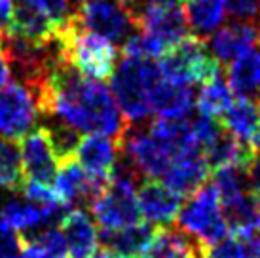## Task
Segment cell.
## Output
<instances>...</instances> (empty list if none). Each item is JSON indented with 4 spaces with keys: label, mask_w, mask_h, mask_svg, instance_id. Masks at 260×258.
<instances>
[{
    "label": "cell",
    "mask_w": 260,
    "mask_h": 258,
    "mask_svg": "<svg viewBox=\"0 0 260 258\" xmlns=\"http://www.w3.org/2000/svg\"><path fill=\"white\" fill-rule=\"evenodd\" d=\"M139 179L141 175L120 156L107 186L89 205L101 230H122L143 222L137 201Z\"/></svg>",
    "instance_id": "4"
},
{
    "label": "cell",
    "mask_w": 260,
    "mask_h": 258,
    "mask_svg": "<svg viewBox=\"0 0 260 258\" xmlns=\"http://www.w3.org/2000/svg\"><path fill=\"white\" fill-rule=\"evenodd\" d=\"M67 241L69 258H93L99 251V230L89 213L84 209L69 211L59 222Z\"/></svg>",
    "instance_id": "18"
},
{
    "label": "cell",
    "mask_w": 260,
    "mask_h": 258,
    "mask_svg": "<svg viewBox=\"0 0 260 258\" xmlns=\"http://www.w3.org/2000/svg\"><path fill=\"white\" fill-rule=\"evenodd\" d=\"M167 50L169 48L161 40H158L156 36L148 35L141 29H137L133 35L127 36V40L123 42V55L131 59L152 61L156 57H161Z\"/></svg>",
    "instance_id": "32"
},
{
    "label": "cell",
    "mask_w": 260,
    "mask_h": 258,
    "mask_svg": "<svg viewBox=\"0 0 260 258\" xmlns=\"http://www.w3.org/2000/svg\"><path fill=\"white\" fill-rule=\"evenodd\" d=\"M228 86L232 93L253 99L260 95V50L251 48L228 67Z\"/></svg>",
    "instance_id": "23"
},
{
    "label": "cell",
    "mask_w": 260,
    "mask_h": 258,
    "mask_svg": "<svg viewBox=\"0 0 260 258\" xmlns=\"http://www.w3.org/2000/svg\"><path fill=\"white\" fill-rule=\"evenodd\" d=\"M21 192L25 200L35 203V205H40V207L65 205L63 201L59 200V196L51 188V184H42V182H35V180H25V184L21 186Z\"/></svg>",
    "instance_id": "34"
},
{
    "label": "cell",
    "mask_w": 260,
    "mask_h": 258,
    "mask_svg": "<svg viewBox=\"0 0 260 258\" xmlns=\"http://www.w3.org/2000/svg\"><path fill=\"white\" fill-rule=\"evenodd\" d=\"M74 15L86 30H91L112 44H123L127 36L137 30L131 10L118 0H87Z\"/></svg>",
    "instance_id": "8"
},
{
    "label": "cell",
    "mask_w": 260,
    "mask_h": 258,
    "mask_svg": "<svg viewBox=\"0 0 260 258\" xmlns=\"http://www.w3.org/2000/svg\"><path fill=\"white\" fill-rule=\"evenodd\" d=\"M53 190L59 200L69 205H91L95 198L103 192L107 182H99L89 177L76 158H67L59 162V169L53 180Z\"/></svg>",
    "instance_id": "14"
},
{
    "label": "cell",
    "mask_w": 260,
    "mask_h": 258,
    "mask_svg": "<svg viewBox=\"0 0 260 258\" xmlns=\"http://www.w3.org/2000/svg\"><path fill=\"white\" fill-rule=\"evenodd\" d=\"M35 93L40 114L51 116L78 133H101L120 141L127 129L109 87L82 76L63 61L51 69L42 86L35 87Z\"/></svg>",
    "instance_id": "1"
},
{
    "label": "cell",
    "mask_w": 260,
    "mask_h": 258,
    "mask_svg": "<svg viewBox=\"0 0 260 258\" xmlns=\"http://www.w3.org/2000/svg\"><path fill=\"white\" fill-rule=\"evenodd\" d=\"M137 201L143 220L158 228H166L177 220L182 198L156 179H145L137 190Z\"/></svg>",
    "instance_id": "15"
},
{
    "label": "cell",
    "mask_w": 260,
    "mask_h": 258,
    "mask_svg": "<svg viewBox=\"0 0 260 258\" xmlns=\"http://www.w3.org/2000/svg\"><path fill=\"white\" fill-rule=\"evenodd\" d=\"M15 258H25V256H15Z\"/></svg>",
    "instance_id": "44"
},
{
    "label": "cell",
    "mask_w": 260,
    "mask_h": 258,
    "mask_svg": "<svg viewBox=\"0 0 260 258\" xmlns=\"http://www.w3.org/2000/svg\"><path fill=\"white\" fill-rule=\"evenodd\" d=\"M19 152L25 180H35L42 184H51L55 180L59 158L51 144L48 127L30 129L27 135H23Z\"/></svg>",
    "instance_id": "11"
},
{
    "label": "cell",
    "mask_w": 260,
    "mask_h": 258,
    "mask_svg": "<svg viewBox=\"0 0 260 258\" xmlns=\"http://www.w3.org/2000/svg\"><path fill=\"white\" fill-rule=\"evenodd\" d=\"M232 103H234V93H232L228 82H224L220 74L203 82L200 95L196 97L198 112L202 116H209V118H220Z\"/></svg>",
    "instance_id": "29"
},
{
    "label": "cell",
    "mask_w": 260,
    "mask_h": 258,
    "mask_svg": "<svg viewBox=\"0 0 260 258\" xmlns=\"http://www.w3.org/2000/svg\"><path fill=\"white\" fill-rule=\"evenodd\" d=\"M218 194L220 205H228L238 198L251 192L249 173L239 167H220L213 171V182H211Z\"/></svg>",
    "instance_id": "30"
},
{
    "label": "cell",
    "mask_w": 260,
    "mask_h": 258,
    "mask_svg": "<svg viewBox=\"0 0 260 258\" xmlns=\"http://www.w3.org/2000/svg\"><path fill=\"white\" fill-rule=\"evenodd\" d=\"M74 158L89 177L99 182H109L120 158V141L101 133H87L80 137Z\"/></svg>",
    "instance_id": "12"
},
{
    "label": "cell",
    "mask_w": 260,
    "mask_h": 258,
    "mask_svg": "<svg viewBox=\"0 0 260 258\" xmlns=\"http://www.w3.org/2000/svg\"><path fill=\"white\" fill-rule=\"evenodd\" d=\"M218 122L222 123L224 131H228L239 141H251L254 131L260 125V110L254 99L239 97L232 103L228 110L220 116Z\"/></svg>",
    "instance_id": "25"
},
{
    "label": "cell",
    "mask_w": 260,
    "mask_h": 258,
    "mask_svg": "<svg viewBox=\"0 0 260 258\" xmlns=\"http://www.w3.org/2000/svg\"><path fill=\"white\" fill-rule=\"evenodd\" d=\"M84 2H87V0H69V4H71V8H73V14L84 4Z\"/></svg>",
    "instance_id": "40"
},
{
    "label": "cell",
    "mask_w": 260,
    "mask_h": 258,
    "mask_svg": "<svg viewBox=\"0 0 260 258\" xmlns=\"http://www.w3.org/2000/svg\"><path fill=\"white\" fill-rule=\"evenodd\" d=\"M209 171L211 167L202 150L188 152V154L177 156L171 162L167 171L164 173V184L179 198L186 200L188 196L198 192L205 184Z\"/></svg>",
    "instance_id": "17"
},
{
    "label": "cell",
    "mask_w": 260,
    "mask_h": 258,
    "mask_svg": "<svg viewBox=\"0 0 260 258\" xmlns=\"http://www.w3.org/2000/svg\"><path fill=\"white\" fill-rule=\"evenodd\" d=\"M93 258H123V256H118V254L107 251V249H101V251H97V254Z\"/></svg>",
    "instance_id": "39"
},
{
    "label": "cell",
    "mask_w": 260,
    "mask_h": 258,
    "mask_svg": "<svg viewBox=\"0 0 260 258\" xmlns=\"http://www.w3.org/2000/svg\"><path fill=\"white\" fill-rule=\"evenodd\" d=\"M17 2L38 10L40 14L50 17L57 27L69 21L73 15V8L69 4V0H17Z\"/></svg>",
    "instance_id": "33"
},
{
    "label": "cell",
    "mask_w": 260,
    "mask_h": 258,
    "mask_svg": "<svg viewBox=\"0 0 260 258\" xmlns=\"http://www.w3.org/2000/svg\"><path fill=\"white\" fill-rule=\"evenodd\" d=\"M182 2H186V0H182Z\"/></svg>",
    "instance_id": "45"
},
{
    "label": "cell",
    "mask_w": 260,
    "mask_h": 258,
    "mask_svg": "<svg viewBox=\"0 0 260 258\" xmlns=\"http://www.w3.org/2000/svg\"><path fill=\"white\" fill-rule=\"evenodd\" d=\"M21 152L15 141L0 137V188L19 190L23 186Z\"/></svg>",
    "instance_id": "31"
},
{
    "label": "cell",
    "mask_w": 260,
    "mask_h": 258,
    "mask_svg": "<svg viewBox=\"0 0 260 258\" xmlns=\"http://www.w3.org/2000/svg\"><path fill=\"white\" fill-rule=\"evenodd\" d=\"M21 252L25 258H67L65 236L55 226L21 236Z\"/></svg>",
    "instance_id": "26"
},
{
    "label": "cell",
    "mask_w": 260,
    "mask_h": 258,
    "mask_svg": "<svg viewBox=\"0 0 260 258\" xmlns=\"http://www.w3.org/2000/svg\"><path fill=\"white\" fill-rule=\"evenodd\" d=\"M150 2H161V4H175L177 0H150Z\"/></svg>",
    "instance_id": "42"
},
{
    "label": "cell",
    "mask_w": 260,
    "mask_h": 258,
    "mask_svg": "<svg viewBox=\"0 0 260 258\" xmlns=\"http://www.w3.org/2000/svg\"><path fill=\"white\" fill-rule=\"evenodd\" d=\"M202 247L192 237L173 228H156L150 245L139 258H202Z\"/></svg>",
    "instance_id": "22"
},
{
    "label": "cell",
    "mask_w": 260,
    "mask_h": 258,
    "mask_svg": "<svg viewBox=\"0 0 260 258\" xmlns=\"http://www.w3.org/2000/svg\"><path fill=\"white\" fill-rule=\"evenodd\" d=\"M135 23L141 30L156 36L166 44L167 48L181 42L188 36V21L184 15V8L175 4L161 2H146L143 6H135L131 10Z\"/></svg>",
    "instance_id": "10"
},
{
    "label": "cell",
    "mask_w": 260,
    "mask_h": 258,
    "mask_svg": "<svg viewBox=\"0 0 260 258\" xmlns=\"http://www.w3.org/2000/svg\"><path fill=\"white\" fill-rule=\"evenodd\" d=\"M161 78L179 86H194L220 74V63L209 53L203 38L188 35L171 46L159 59Z\"/></svg>",
    "instance_id": "6"
},
{
    "label": "cell",
    "mask_w": 260,
    "mask_h": 258,
    "mask_svg": "<svg viewBox=\"0 0 260 258\" xmlns=\"http://www.w3.org/2000/svg\"><path fill=\"white\" fill-rule=\"evenodd\" d=\"M57 48L63 63L71 64L82 76L91 80H107L116 69L118 50L110 40L86 30L78 23L76 15L57 27Z\"/></svg>",
    "instance_id": "2"
},
{
    "label": "cell",
    "mask_w": 260,
    "mask_h": 258,
    "mask_svg": "<svg viewBox=\"0 0 260 258\" xmlns=\"http://www.w3.org/2000/svg\"><path fill=\"white\" fill-rule=\"evenodd\" d=\"M179 230L188 234L205 252L230 234L218 194L213 184H203L198 192L188 196L177 215Z\"/></svg>",
    "instance_id": "5"
},
{
    "label": "cell",
    "mask_w": 260,
    "mask_h": 258,
    "mask_svg": "<svg viewBox=\"0 0 260 258\" xmlns=\"http://www.w3.org/2000/svg\"><path fill=\"white\" fill-rule=\"evenodd\" d=\"M251 146H253L254 152H258L260 154V125H258V129L254 131V135L251 137Z\"/></svg>",
    "instance_id": "38"
},
{
    "label": "cell",
    "mask_w": 260,
    "mask_h": 258,
    "mask_svg": "<svg viewBox=\"0 0 260 258\" xmlns=\"http://www.w3.org/2000/svg\"><path fill=\"white\" fill-rule=\"evenodd\" d=\"M256 105H258V110H260V97H258V103H256Z\"/></svg>",
    "instance_id": "43"
},
{
    "label": "cell",
    "mask_w": 260,
    "mask_h": 258,
    "mask_svg": "<svg viewBox=\"0 0 260 258\" xmlns=\"http://www.w3.org/2000/svg\"><path fill=\"white\" fill-rule=\"evenodd\" d=\"M120 156L145 179L164 177L173 162V154L150 135L148 127L139 125H127L120 139Z\"/></svg>",
    "instance_id": "9"
},
{
    "label": "cell",
    "mask_w": 260,
    "mask_h": 258,
    "mask_svg": "<svg viewBox=\"0 0 260 258\" xmlns=\"http://www.w3.org/2000/svg\"><path fill=\"white\" fill-rule=\"evenodd\" d=\"M222 211L232 234L249 236V234L260 232V207L254 200L253 192H247L245 196L238 198L236 201L224 205Z\"/></svg>",
    "instance_id": "28"
},
{
    "label": "cell",
    "mask_w": 260,
    "mask_h": 258,
    "mask_svg": "<svg viewBox=\"0 0 260 258\" xmlns=\"http://www.w3.org/2000/svg\"><path fill=\"white\" fill-rule=\"evenodd\" d=\"M21 252V236L12 230L0 228V258H15Z\"/></svg>",
    "instance_id": "36"
},
{
    "label": "cell",
    "mask_w": 260,
    "mask_h": 258,
    "mask_svg": "<svg viewBox=\"0 0 260 258\" xmlns=\"http://www.w3.org/2000/svg\"><path fill=\"white\" fill-rule=\"evenodd\" d=\"M226 10L238 21H260V0H226Z\"/></svg>",
    "instance_id": "35"
},
{
    "label": "cell",
    "mask_w": 260,
    "mask_h": 258,
    "mask_svg": "<svg viewBox=\"0 0 260 258\" xmlns=\"http://www.w3.org/2000/svg\"><path fill=\"white\" fill-rule=\"evenodd\" d=\"M256 44H260V21H234L211 36L209 50L220 64H230Z\"/></svg>",
    "instance_id": "16"
},
{
    "label": "cell",
    "mask_w": 260,
    "mask_h": 258,
    "mask_svg": "<svg viewBox=\"0 0 260 258\" xmlns=\"http://www.w3.org/2000/svg\"><path fill=\"white\" fill-rule=\"evenodd\" d=\"M156 228L148 222H139L122 230H101L99 232V243L103 249L114 252L123 258H137L146 251Z\"/></svg>",
    "instance_id": "20"
},
{
    "label": "cell",
    "mask_w": 260,
    "mask_h": 258,
    "mask_svg": "<svg viewBox=\"0 0 260 258\" xmlns=\"http://www.w3.org/2000/svg\"><path fill=\"white\" fill-rule=\"evenodd\" d=\"M12 33H17L35 42H51L57 35V25L35 8L17 2Z\"/></svg>",
    "instance_id": "27"
},
{
    "label": "cell",
    "mask_w": 260,
    "mask_h": 258,
    "mask_svg": "<svg viewBox=\"0 0 260 258\" xmlns=\"http://www.w3.org/2000/svg\"><path fill=\"white\" fill-rule=\"evenodd\" d=\"M196 107L194 91L188 86H179L166 78H159L150 91V108L159 118L186 120Z\"/></svg>",
    "instance_id": "19"
},
{
    "label": "cell",
    "mask_w": 260,
    "mask_h": 258,
    "mask_svg": "<svg viewBox=\"0 0 260 258\" xmlns=\"http://www.w3.org/2000/svg\"><path fill=\"white\" fill-rule=\"evenodd\" d=\"M203 154H205L211 171L220 169V167H239V169L249 171L256 156L251 144L236 139L228 131H222L220 137L213 144H209Z\"/></svg>",
    "instance_id": "21"
},
{
    "label": "cell",
    "mask_w": 260,
    "mask_h": 258,
    "mask_svg": "<svg viewBox=\"0 0 260 258\" xmlns=\"http://www.w3.org/2000/svg\"><path fill=\"white\" fill-rule=\"evenodd\" d=\"M226 0H186L184 15L194 36L207 40L226 17Z\"/></svg>",
    "instance_id": "24"
},
{
    "label": "cell",
    "mask_w": 260,
    "mask_h": 258,
    "mask_svg": "<svg viewBox=\"0 0 260 258\" xmlns=\"http://www.w3.org/2000/svg\"><path fill=\"white\" fill-rule=\"evenodd\" d=\"M161 78L158 63L123 57L110 76V91L127 125H141L152 114L150 91Z\"/></svg>",
    "instance_id": "3"
},
{
    "label": "cell",
    "mask_w": 260,
    "mask_h": 258,
    "mask_svg": "<svg viewBox=\"0 0 260 258\" xmlns=\"http://www.w3.org/2000/svg\"><path fill=\"white\" fill-rule=\"evenodd\" d=\"M118 2H122L123 6H127L129 10H133V8L137 6V0H118Z\"/></svg>",
    "instance_id": "41"
},
{
    "label": "cell",
    "mask_w": 260,
    "mask_h": 258,
    "mask_svg": "<svg viewBox=\"0 0 260 258\" xmlns=\"http://www.w3.org/2000/svg\"><path fill=\"white\" fill-rule=\"evenodd\" d=\"M40 114L35 89L23 82H8L0 89V137L21 139L37 125Z\"/></svg>",
    "instance_id": "7"
},
{
    "label": "cell",
    "mask_w": 260,
    "mask_h": 258,
    "mask_svg": "<svg viewBox=\"0 0 260 258\" xmlns=\"http://www.w3.org/2000/svg\"><path fill=\"white\" fill-rule=\"evenodd\" d=\"M65 205H53V207H40L30 201L10 200L0 207V228L17 232L19 236H25L27 232L53 226L61 222L65 213Z\"/></svg>",
    "instance_id": "13"
},
{
    "label": "cell",
    "mask_w": 260,
    "mask_h": 258,
    "mask_svg": "<svg viewBox=\"0 0 260 258\" xmlns=\"http://www.w3.org/2000/svg\"><path fill=\"white\" fill-rule=\"evenodd\" d=\"M15 8H17L15 0H0V36L10 33L14 27Z\"/></svg>",
    "instance_id": "37"
}]
</instances>
